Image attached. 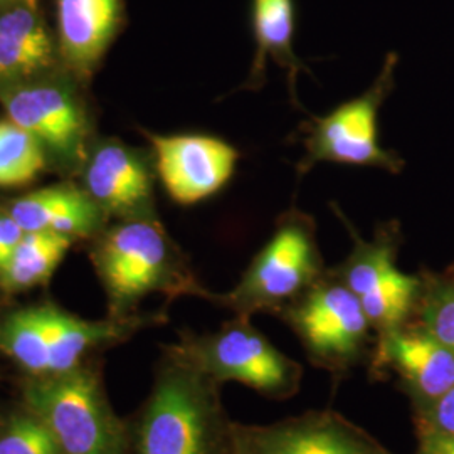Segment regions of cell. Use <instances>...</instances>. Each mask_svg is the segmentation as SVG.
<instances>
[{
  "label": "cell",
  "mask_w": 454,
  "mask_h": 454,
  "mask_svg": "<svg viewBox=\"0 0 454 454\" xmlns=\"http://www.w3.org/2000/svg\"><path fill=\"white\" fill-rule=\"evenodd\" d=\"M278 318L301 341L309 364L340 379L371 352L373 332L357 296L328 270Z\"/></svg>",
  "instance_id": "cell-4"
},
{
  "label": "cell",
  "mask_w": 454,
  "mask_h": 454,
  "mask_svg": "<svg viewBox=\"0 0 454 454\" xmlns=\"http://www.w3.org/2000/svg\"><path fill=\"white\" fill-rule=\"evenodd\" d=\"M172 358L219 386L238 382L273 401L293 397L303 379L301 364L283 354L246 317H234L207 335L185 337L172 348Z\"/></svg>",
  "instance_id": "cell-3"
},
{
  "label": "cell",
  "mask_w": 454,
  "mask_h": 454,
  "mask_svg": "<svg viewBox=\"0 0 454 454\" xmlns=\"http://www.w3.org/2000/svg\"><path fill=\"white\" fill-rule=\"evenodd\" d=\"M333 211L347 227L354 246L350 254L328 271L357 296L375 335L409 324L419 303L422 278L397 268V226L382 224L375 229L372 239H364L339 207Z\"/></svg>",
  "instance_id": "cell-7"
},
{
  "label": "cell",
  "mask_w": 454,
  "mask_h": 454,
  "mask_svg": "<svg viewBox=\"0 0 454 454\" xmlns=\"http://www.w3.org/2000/svg\"><path fill=\"white\" fill-rule=\"evenodd\" d=\"M232 438H234V434H232ZM231 454H243L241 453V450H239V448H238V444H236V442H234V441H232V453Z\"/></svg>",
  "instance_id": "cell-27"
},
{
  "label": "cell",
  "mask_w": 454,
  "mask_h": 454,
  "mask_svg": "<svg viewBox=\"0 0 454 454\" xmlns=\"http://www.w3.org/2000/svg\"><path fill=\"white\" fill-rule=\"evenodd\" d=\"M43 311L48 333L49 373L69 372L76 369L88 348L103 341L120 339L140 325L138 320L123 324H90L51 307L43 309Z\"/></svg>",
  "instance_id": "cell-18"
},
{
  "label": "cell",
  "mask_w": 454,
  "mask_h": 454,
  "mask_svg": "<svg viewBox=\"0 0 454 454\" xmlns=\"http://www.w3.org/2000/svg\"><path fill=\"white\" fill-rule=\"evenodd\" d=\"M419 434L454 436V386L433 404L418 409Z\"/></svg>",
  "instance_id": "cell-24"
},
{
  "label": "cell",
  "mask_w": 454,
  "mask_h": 454,
  "mask_svg": "<svg viewBox=\"0 0 454 454\" xmlns=\"http://www.w3.org/2000/svg\"><path fill=\"white\" fill-rule=\"evenodd\" d=\"M219 384L172 362L146 403L137 454H231L232 426L221 406Z\"/></svg>",
  "instance_id": "cell-1"
},
{
  "label": "cell",
  "mask_w": 454,
  "mask_h": 454,
  "mask_svg": "<svg viewBox=\"0 0 454 454\" xmlns=\"http://www.w3.org/2000/svg\"><path fill=\"white\" fill-rule=\"evenodd\" d=\"M86 185L98 206L140 215L152 200V174L145 160L123 145L101 146L86 172Z\"/></svg>",
  "instance_id": "cell-13"
},
{
  "label": "cell",
  "mask_w": 454,
  "mask_h": 454,
  "mask_svg": "<svg viewBox=\"0 0 454 454\" xmlns=\"http://www.w3.org/2000/svg\"><path fill=\"white\" fill-rule=\"evenodd\" d=\"M98 268L116 311L159 290L195 292L162 227L148 217L114 229L98 251Z\"/></svg>",
  "instance_id": "cell-8"
},
{
  "label": "cell",
  "mask_w": 454,
  "mask_h": 454,
  "mask_svg": "<svg viewBox=\"0 0 454 454\" xmlns=\"http://www.w3.org/2000/svg\"><path fill=\"white\" fill-rule=\"evenodd\" d=\"M11 214L24 232L49 231L66 236H82L99 221L95 199L71 187H51L16 200Z\"/></svg>",
  "instance_id": "cell-16"
},
{
  "label": "cell",
  "mask_w": 454,
  "mask_h": 454,
  "mask_svg": "<svg viewBox=\"0 0 454 454\" xmlns=\"http://www.w3.org/2000/svg\"><path fill=\"white\" fill-rule=\"evenodd\" d=\"M24 234V229L17 224L11 212L0 211V270L12 256Z\"/></svg>",
  "instance_id": "cell-25"
},
{
  "label": "cell",
  "mask_w": 454,
  "mask_h": 454,
  "mask_svg": "<svg viewBox=\"0 0 454 454\" xmlns=\"http://www.w3.org/2000/svg\"><path fill=\"white\" fill-rule=\"evenodd\" d=\"M52 44L31 2L0 12V76H26L51 63Z\"/></svg>",
  "instance_id": "cell-17"
},
{
  "label": "cell",
  "mask_w": 454,
  "mask_h": 454,
  "mask_svg": "<svg viewBox=\"0 0 454 454\" xmlns=\"http://www.w3.org/2000/svg\"><path fill=\"white\" fill-rule=\"evenodd\" d=\"M243 454H394L333 411H309L273 424L232 426Z\"/></svg>",
  "instance_id": "cell-9"
},
{
  "label": "cell",
  "mask_w": 454,
  "mask_h": 454,
  "mask_svg": "<svg viewBox=\"0 0 454 454\" xmlns=\"http://www.w3.org/2000/svg\"><path fill=\"white\" fill-rule=\"evenodd\" d=\"M416 454H454V436L419 434Z\"/></svg>",
  "instance_id": "cell-26"
},
{
  "label": "cell",
  "mask_w": 454,
  "mask_h": 454,
  "mask_svg": "<svg viewBox=\"0 0 454 454\" xmlns=\"http://www.w3.org/2000/svg\"><path fill=\"white\" fill-rule=\"evenodd\" d=\"M0 454H61L48 426L37 416H20L0 434Z\"/></svg>",
  "instance_id": "cell-23"
},
{
  "label": "cell",
  "mask_w": 454,
  "mask_h": 454,
  "mask_svg": "<svg viewBox=\"0 0 454 454\" xmlns=\"http://www.w3.org/2000/svg\"><path fill=\"white\" fill-rule=\"evenodd\" d=\"M372 373H395L418 409L433 404L454 386V354L421 325H403L375 335Z\"/></svg>",
  "instance_id": "cell-11"
},
{
  "label": "cell",
  "mask_w": 454,
  "mask_h": 454,
  "mask_svg": "<svg viewBox=\"0 0 454 454\" xmlns=\"http://www.w3.org/2000/svg\"><path fill=\"white\" fill-rule=\"evenodd\" d=\"M9 120L43 146L71 157L82 144V114L66 91L56 86H20L2 95Z\"/></svg>",
  "instance_id": "cell-12"
},
{
  "label": "cell",
  "mask_w": 454,
  "mask_h": 454,
  "mask_svg": "<svg viewBox=\"0 0 454 454\" xmlns=\"http://www.w3.org/2000/svg\"><path fill=\"white\" fill-rule=\"evenodd\" d=\"M73 238L49 231L26 232L12 256L0 270L4 288L17 292L44 283L71 247Z\"/></svg>",
  "instance_id": "cell-19"
},
{
  "label": "cell",
  "mask_w": 454,
  "mask_h": 454,
  "mask_svg": "<svg viewBox=\"0 0 454 454\" xmlns=\"http://www.w3.org/2000/svg\"><path fill=\"white\" fill-rule=\"evenodd\" d=\"M5 2H16V0H0V4H5Z\"/></svg>",
  "instance_id": "cell-28"
},
{
  "label": "cell",
  "mask_w": 454,
  "mask_h": 454,
  "mask_svg": "<svg viewBox=\"0 0 454 454\" xmlns=\"http://www.w3.org/2000/svg\"><path fill=\"white\" fill-rule=\"evenodd\" d=\"M31 414L44 422L61 454H127V438L95 375L82 369L41 375L26 387Z\"/></svg>",
  "instance_id": "cell-5"
},
{
  "label": "cell",
  "mask_w": 454,
  "mask_h": 454,
  "mask_svg": "<svg viewBox=\"0 0 454 454\" xmlns=\"http://www.w3.org/2000/svg\"><path fill=\"white\" fill-rule=\"evenodd\" d=\"M58 17L66 59L78 69H88L114 39L120 0H58Z\"/></svg>",
  "instance_id": "cell-15"
},
{
  "label": "cell",
  "mask_w": 454,
  "mask_h": 454,
  "mask_svg": "<svg viewBox=\"0 0 454 454\" xmlns=\"http://www.w3.org/2000/svg\"><path fill=\"white\" fill-rule=\"evenodd\" d=\"M395 66V54H389L367 91L325 116H311L301 125L305 155L296 165L300 176L324 162L375 167L392 174L401 172L403 159L379 142V114L394 90Z\"/></svg>",
  "instance_id": "cell-6"
},
{
  "label": "cell",
  "mask_w": 454,
  "mask_h": 454,
  "mask_svg": "<svg viewBox=\"0 0 454 454\" xmlns=\"http://www.w3.org/2000/svg\"><path fill=\"white\" fill-rule=\"evenodd\" d=\"M326 273L313 219L300 211L285 212L270 241L246 268L239 283L211 296L234 317L278 313L309 290Z\"/></svg>",
  "instance_id": "cell-2"
},
{
  "label": "cell",
  "mask_w": 454,
  "mask_h": 454,
  "mask_svg": "<svg viewBox=\"0 0 454 454\" xmlns=\"http://www.w3.org/2000/svg\"><path fill=\"white\" fill-rule=\"evenodd\" d=\"M43 145L12 120H0V187L27 184L44 168Z\"/></svg>",
  "instance_id": "cell-21"
},
{
  "label": "cell",
  "mask_w": 454,
  "mask_h": 454,
  "mask_svg": "<svg viewBox=\"0 0 454 454\" xmlns=\"http://www.w3.org/2000/svg\"><path fill=\"white\" fill-rule=\"evenodd\" d=\"M0 352L35 375H49L48 333L43 309H22L0 324Z\"/></svg>",
  "instance_id": "cell-20"
},
{
  "label": "cell",
  "mask_w": 454,
  "mask_h": 454,
  "mask_svg": "<svg viewBox=\"0 0 454 454\" xmlns=\"http://www.w3.org/2000/svg\"><path fill=\"white\" fill-rule=\"evenodd\" d=\"M150 140L165 191L184 206L219 192L241 157L231 144L209 135H152Z\"/></svg>",
  "instance_id": "cell-10"
},
{
  "label": "cell",
  "mask_w": 454,
  "mask_h": 454,
  "mask_svg": "<svg viewBox=\"0 0 454 454\" xmlns=\"http://www.w3.org/2000/svg\"><path fill=\"white\" fill-rule=\"evenodd\" d=\"M418 325L454 354V275L422 278Z\"/></svg>",
  "instance_id": "cell-22"
},
{
  "label": "cell",
  "mask_w": 454,
  "mask_h": 454,
  "mask_svg": "<svg viewBox=\"0 0 454 454\" xmlns=\"http://www.w3.org/2000/svg\"><path fill=\"white\" fill-rule=\"evenodd\" d=\"M253 33L256 41V54L243 90H260L266 80L268 61H273L286 71L288 90L294 105L298 76L309 67L293 51L294 35V5L293 0H253Z\"/></svg>",
  "instance_id": "cell-14"
}]
</instances>
